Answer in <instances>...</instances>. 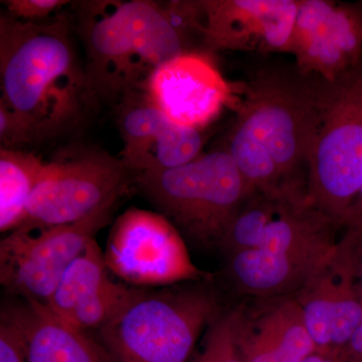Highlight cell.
Listing matches in <instances>:
<instances>
[{
	"label": "cell",
	"instance_id": "1",
	"mask_svg": "<svg viewBox=\"0 0 362 362\" xmlns=\"http://www.w3.org/2000/svg\"><path fill=\"white\" fill-rule=\"evenodd\" d=\"M0 102L32 131L35 140L59 134L89 103L81 66L63 14L30 23L0 18Z\"/></svg>",
	"mask_w": 362,
	"mask_h": 362
},
{
	"label": "cell",
	"instance_id": "2",
	"mask_svg": "<svg viewBox=\"0 0 362 362\" xmlns=\"http://www.w3.org/2000/svg\"><path fill=\"white\" fill-rule=\"evenodd\" d=\"M76 30L84 45L88 100L121 101L145 90L166 62L194 52L163 4L150 0H96L76 4Z\"/></svg>",
	"mask_w": 362,
	"mask_h": 362
},
{
	"label": "cell",
	"instance_id": "3",
	"mask_svg": "<svg viewBox=\"0 0 362 362\" xmlns=\"http://www.w3.org/2000/svg\"><path fill=\"white\" fill-rule=\"evenodd\" d=\"M235 122L270 154L286 192L307 195L309 161L319 127V76L296 65L261 69L243 85Z\"/></svg>",
	"mask_w": 362,
	"mask_h": 362
},
{
	"label": "cell",
	"instance_id": "4",
	"mask_svg": "<svg viewBox=\"0 0 362 362\" xmlns=\"http://www.w3.org/2000/svg\"><path fill=\"white\" fill-rule=\"evenodd\" d=\"M226 306L202 283L141 289L99 332L115 362H188Z\"/></svg>",
	"mask_w": 362,
	"mask_h": 362
},
{
	"label": "cell",
	"instance_id": "5",
	"mask_svg": "<svg viewBox=\"0 0 362 362\" xmlns=\"http://www.w3.org/2000/svg\"><path fill=\"white\" fill-rule=\"evenodd\" d=\"M319 117L307 201L342 230L362 187V62L334 80L319 77Z\"/></svg>",
	"mask_w": 362,
	"mask_h": 362
},
{
	"label": "cell",
	"instance_id": "6",
	"mask_svg": "<svg viewBox=\"0 0 362 362\" xmlns=\"http://www.w3.org/2000/svg\"><path fill=\"white\" fill-rule=\"evenodd\" d=\"M162 216L202 246H218L238 209L254 192L225 149L178 168L136 173Z\"/></svg>",
	"mask_w": 362,
	"mask_h": 362
},
{
	"label": "cell",
	"instance_id": "7",
	"mask_svg": "<svg viewBox=\"0 0 362 362\" xmlns=\"http://www.w3.org/2000/svg\"><path fill=\"white\" fill-rule=\"evenodd\" d=\"M129 173L119 157L95 149L75 150L45 162L18 226L71 225L112 209Z\"/></svg>",
	"mask_w": 362,
	"mask_h": 362
},
{
	"label": "cell",
	"instance_id": "8",
	"mask_svg": "<svg viewBox=\"0 0 362 362\" xmlns=\"http://www.w3.org/2000/svg\"><path fill=\"white\" fill-rule=\"evenodd\" d=\"M112 209L71 225L18 226L0 243V281L8 291L26 301L45 304L62 276L82 254Z\"/></svg>",
	"mask_w": 362,
	"mask_h": 362
},
{
	"label": "cell",
	"instance_id": "9",
	"mask_svg": "<svg viewBox=\"0 0 362 362\" xmlns=\"http://www.w3.org/2000/svg\"><path fill=\"white\" fill-rule=\"evenodd\" d=\"M104 258L109 271L134 286L175 285L204 276L190 261L176 226L145 209H130L119 216Z\"/></svg>",
	"mask_w": 362,
	"mask_h": 362
},
{
	"label": "cell",
	"instance_id": "10",
	"mask_svg": "<svg viewBox=\"0 0 362 362\" xmlns=\"http://www.w3.org/2000/svg\"><path fill=\"white\" fill-rule=\"evenodd\" d=\"M145 90L171 122L202 130L226 107L237 108L242 85L228 82L209 54L192 52L159 66Z\"/></svg>",
	"mask_w": 362,
	"mask_h": 362
},
{
	"label": "cell",
	"instance_id": "11",
	"mask_svg": "<svg viewBox=\"0 0 362 362\" xmlns=\"http://www.w3.org/2000/svg\"><path fill=\"white\" fill-rule=\"evenodd\" d=\"M291 54L306 75L332 81L362 62V1L299 0Z\"/></svg>",
	"mask_w": 362,
	"mask_h": 362
},
{
	"label": "cell",
	"instance_id": "12",
	"mask_svg": "<svg viewBox=\"0 0 362 362\" xmlns=\"http://www.w3.org/2000/svg\"><path fill=\"white\" fill-rule=\"evenodd\" d=\"M206 54H291L299 0H202Z\"/></svg>",
	"mask_w": 362,
	"mask_h": 362
},
{
	"label": "cell",
	"instance_id": "13",
	"mask_svg": "<svg viewBox=\"0 0 362 362\" xmlns=\"http://www.w3.org/2000/svg\"><path fill=\"white\" fill-rule=\"evenodd\" d=\"M123 140L121 161L130 173L164 170L202 156V130L176 125L152 103L146 90H136L119 103Z\"/></svg>",
	"mask_w": 362,
	"mask_h": 362
},
{
	"label": "cell",
	"instance_id": "14",
	"mask_svg": "<svg viewBox=\"0 0 362 362\" xmlns=\"http://www.w3.org/2000/svg\"><path fill=\"white\" fill-rule=\"evenodd\" d=\"M292 296L301 309L316 352L340 356L361 323L362 290L337 247Z\"/></svg>",
	"mask_w": 362,
	"mask_h": 362
},
{
	"label": "cell",
	"instance_id": "15",
	"mask_svg": "<svg viewBox=\"0 0 362 362\" xmlns=\"http://www.w3.org/2000/svg\"><path fill=\"white\" fill-rule=\"evenodd\" d=\"M235 332L244 362H303L316 352L293 296L246 298Z\"/></svg>",
	"mask_w": 362,
	"mask_h": 362
},
{
	"label": "cell",
	"instance_id": "16",
	"mask_svg": "<svg viewBox=\"0 0 362 362\" xmlns=\"http://www.w3.org/2000/svg\"><path fill=\"white\" fill-rule=\"evenodd\" d=\"M26 362H110L85 331L62 320L44 304L26 301L13 309Z\"/></svg>",
	"mask_w": 362,
	"mask_h": 362
},
{
	"label": "cell",
	"instance_id": "17",
	"mask_svg": "<svg viewBox=\"0 0 362 362\" xmlns=\"http://www.w3.org/2000/svg\"><path fill=\"white\" fill-rule=\"evenodd\" d=\"M108 271L104 252L96 240H90L82 254L71 262L44 305L62 320H68L76 309L94 299L113 282Z\"/></svg>",
	"mask_w": 362,
	"mask_h": 362
},
{
	"label": "cell",
	"instance_id": "18",
	"mask_svg": "<svg viewBox=\"0 0 362 362\" xmlns=\"http://www.w3.org/2000/svg\"><path fill=\"white\" fill-rule=\"evenodd\" d=\"M45 162L23 150H0V230H13L25 218L26 206Z\"/></svg>",
	"mask_w": 362,
	"mask_h": 362
},
{
	"label": "cell",
	"instance_id": "19",
	"mask_svg": "<svg viewBox=\"0 0 362 362\" xmlns=\"http://www.w3.org/2000/svg\"><path fill=\"white\" fill-rule=\"evenodd\" d=\"M285 197H275L254 190L238 209L218 243L225 257L258 249L266 228L275 218Z\"/></svg>",
	"mask_w": 362,
	"mask_h": 362
},
{
	"label": "cell",
	"instance_id": "20",
	"mask_svg": "<svg viewBox=\"0 0 362 362\" xmlns=\"http://www.w3.org/2000/svg\"><path fill=\"white\" fill-rule=\"evenodd\" d=\"M240 302L228 305L206 328L201 351L188 362H244L237 342Z\"/></svg>",
	"mask_w": 362,
	"mask_h": 362
},
{
	"label": "cell",
	"instance_id": "21",
	"mask_svg": "<svg viewBox=\"0 0 362 362\" xmlns=\"http://www.w3.org/2000/svg\"><path fill=\"white\" fill-rule=\"evenodd\" d=\"M7 14L18 21L42 23L58 16L64 6L70 4L64 0H8L2 1Z\"/></svg>",
	"mask_w": 362,
	"mask_h": 362
},
{
	"label": "cell",
	"instance_id": "22",
	"mask_svg": "<svg viewBox=\"0 0 362 362\" xmlns=\"http://www.w3.org/2000/svg\"><path fill=\"white\" fill-rule=\"evenodd\" d=\"M37 142L32 131L6 104L0 102V143L1 149L21 150Z\"/></svg>",
	"mask_w": 362,
	"mask_h": 362
},
{
	"label": "cell",
	"instance_id": "23",
	"mask_svg": "<svg viewBox=\"0 0 362 362\" xmlns=\"http://www.w3.org/2000/svg\"><path fill=\"white\" fill-rule=\"evenodd\" d=\"M0 362H26L23 335L13 309L1 314Z\"/></svg>",
	"mask_w": 362,
	"mask_h": 362
},
{
	"label": "cell",
	"instance_id": "24",
	"mask_svg": "<svg viewBox=\"0 0 362 362\" xmlns=\"http://www.w3.org/2000/svg\"><path fill=\"white\" fill-rule=\"evenodd\" d=\"M337 251L349 264L362 290V230L343 232L338 240Z\"/></svg>",
	"mask_w": 362,
	"mask_h": 362
},
{
	"label": "cell",
	"instance_id": "25",
	"mask_svg": "<svg viewBox=\"0 0 362 362\" xmlns=\"http://www.w3.org/2000/svg\"><path fill=\"white\" fill-rule=\"evenodd\" d=\"M362 230V187L356 199L345 214L342 223L343 232Z\"/></svg>",
	"mask_w": 362,
	"mask_h": 362
},
{
	"label": "cell",
	"instance_id": "26",
	"mask_svg": "<svg viewBox=\"0 0 362 362\" xmlns=\"http://www.w3.org/2000/svg\"><path fill=\"white\" fill-rule=\"evenodd\" d=\"M340 356L347 362H362V318L356 332L340 354Z\"/></svg>",
	"mask_w": 362,
	"mask_h": 362
},
{
	"label": "cell",
	"instance_id": "27",
	"mask_svg": "<svg viewBox=\"0 0 362 362\" xmlns=\"http://www.w3.org/2000/svg\"><path fill=\"white\" fill-rule=\"evenodd\" d=\"M303 362H347L340 356H333V354H320V352H314L310 356L307 357Z\"/></svg>",
	"mask_w": 362,
	"mask_h": 362
}]
</instances>
